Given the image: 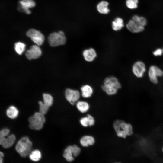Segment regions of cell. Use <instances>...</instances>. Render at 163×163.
I'll return each instance as SVG.
<instances>
[{
    "mask_svg": "<svg viewBox=\"0 0 163 163\" xmlns=\"http://www.w3.org/2000/svg\"><path fill=\"white\" fill-rule=\"evenodd\" d=\"M113 127L117 136L120 138L125 139L133 133L132 125L121 120H115L113 123Z\"/></svg>",
    "mask_w": 163,
    "mask_h": 163,
    "instance_id": "1",
    "label": "cell"
},
{
    "mask_svg": "<svg viewBox=\"0 0 163 163\" xmlns=\"http://www.w3.org/2000/svg\"><path fill=\"white\" fill-rule=\"evenodd\" d=\"M121 88V85L118 80L113 76L106 78L101 87L102 90L109 96L116 94Z\"/></svg>",
    "mask_w": 163,
    "mask_h": 163,
    "instance_id": "2",
    "label": "cell"
},
{
    "mask_svg": "<svg viewBox=\"0 0 163 163\" xmlns=\"http://www.w3.org/2000/svg\"><path fill=\"white\" fill-rule=\"evenodd\" d=\"M32 145V142L29 138L24 136L18 142L15 149L21 156L25 157L31 152Z\"/></svg>",
    "mask_w": 163,
    "mask_h": 163,
    "instance_id": "3",
    "label": "cell"
},
{
    "mask_svg": "<svg viewBox=\"0 0 163 163\" xmlns=\"http://www.w3.org/2000/svg\"><path fill=\"white\" fill-rule=\"evenodd\" d=\"M29 127L32 129L39 130L43 127L46 121L44 115L40 112H35L28 119Z\"/></svg>",
    "mask_w": 163,
    "mask_h": 163,
    "instance_id": "4",
    "label": "cell"
},
{
    "mask_svg": "<svg viewBox=\"0 0 163 163\" xmlns=\"http://www.w3.org/2000/svg\"><path fill=\"white\" fill-rule=\"evenodd\" d=\"M48 41L50 46L55 47L64 44L66 38L64 32L59 31L50 34L48 37Z\"/></svg>",
    "mask_w": 163,
    "mask_h": 163,
    "instance_id": "5",
    "label": "cell"
},
{
    "mask_svg": "<svg viewBox=\"0 0 163 163\" xmlns=\"http://www.w3.org/2000/svg\"><path fill=\"white\" fill-rule=\"evenodd\" d=\"M81 148L76 145L68 146L64 150L63 155L68 162H71L74 160V157L78 156L80 154Z\"/></svg>",
    "mask_w": 163,
    "mask_h": 163,
    "instance_id": "6",
    "label": "cell"
},
{
    "mask_svg": "<svg viewBox=\"0 0 163 163\" xmlns=\"http://www.w3.org/2000/svg\"><path fill=\"white\" fill-rule=\"evenodd\" d=\"M148 75L150 81L154 84L158 82V78L163 76V70L155 65H152L149 67Z\"/></svg>",
    "mask_w": 163,
    "mask_h": 163,
    "instance_id": "7",
    "label": "cell"
},
{
    "mask_svg": "<svg viewBox=\"0 0 163 163\" xmlns=\"http://www.w3.org/2000/svg\"><path fill=\"white\" fill-rule=\"evenodd\" d=\"M36 5L34 0H19L17 3V9L20 12L30 14L31 13L30 9L34 7Z\"/></svg>",
    "mask_w": 163,
    "mask_h": 163,
    "instance_id": "8",
    "label": "cell"
},
{
    "mask_svg": "<svg viewBox=\"0 0 163 163\" xmlns=\"http://www.w3.org/2000/svg\"><path fill=\"white\" fill-rule=\"evenodd\" d=\"M146 71L145 64L141 60H137L133 64L132 71L133 75L136 78H141L143 77Z\"/></svg>",
    "mask_w": 163,
    "mask_h": 163,
    "instance_id": "9",
    "label": "cell"
},
{
    "mask_svg": "<svg viewBox=\"0 0 163 163\" xmlns=\"http://www.w3.org/2000/svg\"><path fill=\"white\" fill-rule=\"evenodd\" d=\"M26 35L38 46L41 45L44 41L43 34L39 31L35 29H29L26 33Z\"/></svg>",
    "mask_w": 163,
    "mask_h": 163,
    "instance_id": "10",
    "label": "cell"
},
{
    "mask_svg": "<svg viewBox=\"0 0 163 163\" xmlns=\"http://www.w3.org/2000/svg\"><path fill=\"white\" fill-rule=\"evenodd\" d=\"M65 95L66 100L72 105L75 104L80 97V93L78 90L69 88L65 90Z\"/></svg>",
    "mask_w": 163,
    "mask_h": 163,
    "instance_id": "11",
    "label": "cell"
},
{
    "mask_svg": "<svg viewBox=\"0 0 163 163\" xmlns=\"http://www.w3.org/2000/svg\"><path fill=\"white\" fill-rule=\"evenodd\" d=\"M127 30L133 33L137 34L143 32L145 27L132 19L129 20L126 25Z\"/></svg>",
    "mask_w": 163,
    "mask_h": 163,
    "instance_id": "12",
    "label": "cell"
},
{
    "mask_svg": "<svg viewBox=\"0 0 163 163\" xmlns=\"http://www.w3.org/2000/svg\"><path fill=\"white\" fill-rule=\"evenodd\" d=\"M42 51L40 48L37 45H33L28 50L25 55L29 60L36 59L41 55Z\"/></svg>",
    "mask_w": 163,
    "mask_h": 163,
    "instance_id": "13",
    "label": "cell"
},
{
    "mask_svg": "<svg viewBox=\"0 0 163 163\" xmlns=\"http://www.w3.org/2000/svg\"><path fill=\"white\" fill-rule=\"evenodd\" d=\"M16 137L14 134H11L7 137H0V144L4 148H8L14 143L16 140Z\"/></svg>",
    "mask_w": 163,
    "mask_h": 163,
    "instance_id": "14",
    "label": "cell"
},
{
    "mask_svg": "<svg viewBox=\"0 0 163 163\" xmlns=\"http://www.w3.org/2000/svg\"><path fill=\"white\" fill-rule=\"evenodd\" d=\"M80 124L83 127H87L94 126L95 123L94 117L90 114L81 118L79 120Z\"/></svg>",
    "mask_w": 163,
    "mask_h": 163,
    "instance_id": "15",
    "label": "cell"
},
{
    "mask_svg": "<svg viewBox=\"0 0 163 163\" xmlns=\"http://www.w3.org/2000/svg\"><path fill=\"white\" fill-rule=\"evenodd\" d=\"M95 139L92 136L85 135L80 139L79 142L81 145L84 147L92 146L95 143Z\"/></svg>",
    "mask_w": 163,
    "mask_h": 163,
    "instance_id": "16",
    "label": "cell"
},
{
    "mask_svg": "<svg viewBox=\"0 0 163 163\" xmlns=\"http://www.w3.org/2000/svg\"><path fill=\"white\" fill-rule=\"evenodd\" d=\"M83 55L85 59L88 62L93 61L97 56L95 50L93 48L86 49L83 52Z\"/></svg>",
    "mask_w": 163,
    "mask_h": 163,
    "instance_id": "17",
    "label": "cell"
},
{
    "mask_svg": "<svg viewBox=\"0 0 163 163\" xmlns=\"http://www.w3.org/2000/svg\"><path fill=\"white\" fill-rule=\"evenodd\" d=\"M81 95L84 98H89L91 97L93 93L92 87L89 85H85L81 88Z\"/></svg>",
    "mask_w": 163,
    "mask_h": 163,
    "instance_id": "18",
    "label": "cell"
},
{
    "mask_svg": "<svg viewBox=\"0 0 163 163\" xmlns=\"http://www.w3.org/2000/svg\"><path fill=\"white\" fill-rule=\"evenodd\" d=\"M75 105L77 109L82 113H86L90 108L89 104L85 101L79 100L76 102Z\"/></svg>",
    "mask_w": 163,
    "mask_h": 163,
    "instance_id": "19",
    "label": "cell"
},
{
    "mask_svg": "<svg viewBox=\"0 0 163 163\" xmlns=\"http://www.w3.org/2000/svg\"><path fill=\"white\" fill-rule=\"evenodd\" d=\"M108 3L107 1H103L97 5V8L98 11L102 14H106L110 11L108 8Z\"/></svg>",
    "mask_w": 163,
    "mask_h": 163,
    "instance_id": "20",
    "label": "cell"
},
{
    "mask_svg": "<svg viewBox=\"0 0 163 163\" xmlns=\"http://www.w3.org/2000/svg\"><path fill=\"white\" fill-rule=\"evenodd\" d=\"M124 26L123 20L120 17L116 18L112 22V28L115 31L120 30Z\"/></svg>",
    "mask_w": 163,
    "mask_h": 163,
    "instance_id": "21",
    "label": "cell"
},
{
    "mask_svg": "<svg viewBox=\"0 0 163 163\" xmlns=\"http://www.w3.org/2000/svg\"><path fill=\"white\" fill-rule=\"evenodd\" d=\"M19 111L17 108L14 106H11L7 109L6 114L10 118L14 119L18 116Z\"/></svg>",
    "mask_w": 163,
    "mask_h": 163,
    "instance_id": "22",
    "label": "cell"
},
{
    "mask_svg": "<svg viewBox=\"0 0 163 163\" xmlns=\"http://www.w3.org/2000/svg\"><path fill=\"white\" fill-rule=\"evenodd\" d=\"M41 154L40 152L38 150L33 151L29 154L30 158L34 161H38L41 158Z\"/></svg>",
    "mask_w": 163,
    "mask_h": 163,
    "instance_id": "23",
    "label": "cell"
},
{
    "mask_svg": "<svg viewBox=\"0 0 163 163\" xmlns=\"http://www.w3.org/2000/svg\"><path fill=\"white\" fill-rule=\"evenodd\" d=\"M131 18L145 27L147 24V20L144 17L135 14L133 15Z\"/></svg>",
    "mask_w": 163,
    "mask_h": 163,
    "instance_id": "24",
    "label": "cell"
},
{
    "mask_svg": "<svg viewBox=\"0 0 163 163\" xmlns=\"http://www.w3.org/2000/svg\"><path fill=\"white\" fill-rule=\"evenodd\" d=\"M139 0H126V5L129 9L133 10L138 7Z\"/></svg>",
    "mask_w": 163,
    "mask_h": 163,
    "instance_id": "25",
    "label": "cell"
},
{
    "mask_svg": "<svg viewBox=\"0 0 163 163\" xmlns=\"http://www.w3.org/2000/svg\"><path fill=\"white\" fill-rule=\"evenodd\" d=\"M43 102L49 107L53 104V98L52 96L49 94L44 93L43 95Z\"/></svg>",
    "mask_w": 163,
    "mask_h": 163,
    "instance_id": "26",
    "label": "cell"
},
{
    "mask_svg": "<svg viewBox=\"0 0 163 163\" xmlns=\"http://www.w3.org/2000/svg\"><path fill=\"white\" fill-rule=\"evenodd\" d=\"M26 45L21 42H17L15 43L14 48L15 51L19 55H21L24 51Z\"/></svg>",
    "mask_w": 163,
    "mask_h": 163,
    "instance_id": "27",
    "label": "cell"
},
{
    "mask_svg": "<svg viewBox=\"0 0 163 163\" xmlns=\"http://www.w3.org/2000/svg\"><path fill=\"white\" fill-rule=\"evenodd\" d=\"M39 105V112L43 115L46 114L48 112L49 107L41 101L38 102Z\"/></svg>",
    "mask_w": 163,
    "mask_h": 163,
    "instance_id": "28",
    "label": "cell"
},
{
    "mask_svg": "<svg viewBox=\"0 0 163 163\" xmlns=\"http://www.w3.org/2000/svg\"><path fill=\"white\" fill-rule=\"evenodd\" d=\"M152 54L155 57L161 56L163 54L162 48H158L156 49L153 52Z\"/></svg>",
    "mask_w": 163,
    "mask_h": 163,
    "instance_id": "29",
    "label": "cell"
},
{
    "mask_svg": "<svg viewBox=\"0 0 163 163\" xmlns=\"http://www.w3.org/2000/svg\"><path fill=\"white\" fill-rule=\"evenodd\" d=\"M10 132V130L8 129L4 128L0 131V137H5L8 136Z\"/></svg>",
    "mask_w": 163,
    "mask_h": 163,
    "instance_id": "30",
    "label": "cell"
},
{
    "mask_svg": "<svg viewBox=\"0 0 163 163\" xmlns=\"http://www.w3.org/2000/svg\"><path fill=\"white\" fill-rule=\"evenodd\" d=\"M4 153L2 152H0V163H3V157H4Z\"/></svg>",
    "mask_w": 163,
    "mask_h": 163,
    "instance_id": "31",
    "label": "cell"
},
{
    "mask_svg": "<svg viewBox=\"0 0 163 163\" xmlns=\"http://www.w3.org/2000/svg\"><path fill=\"white\" fill-rule=\"evenodd\" d=\"M161 150L162 153H163V145L162 147Z\"/></svg>",
    "mask_w": 163,
    "mask_h": 163,
    "instance_id": "32",
    "label": "cell"
},
{
    "mask_svg": "<svg viewBox=\"0 0 163 163\" xmlns=\"http://www.w3.org/2000/svg\"><path fill=\"white\" fill-rule=\"evenodd\" d=\"M114 163H122L121 162H115Z\"/></svg>",
    "mask_w": 163,
    "mask_h": 163,
    "instance_id": "33",
    "label": "cell"
},
{
    "mask_svg": "<svg viewBox=\"0 0 163 163\" xmlns=\"http://www.w3.org/2000/svg\"><path fill=\"white\" fill-rule=\"evenodd\" d=\"M162 50L163 52V48H162Z\"/></svg>",
    "mask_w": 163,
    "mask_h": 163,
    "instance_id": "34",
    "label": "cell"
}]
</instances>
